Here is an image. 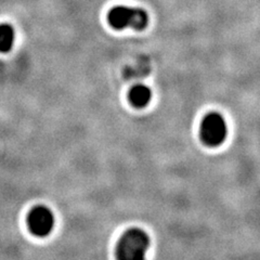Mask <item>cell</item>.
<instances>
[{"instance_id": "1", "label": "cell", "mask_w": 260, "mask_h": 260, "mask_svg": "<svg viewBox=\"0 0 260 260\" xmlns=\"http://www.w3.org/2000/svg\"><path fill=\"white\" fill-rule=\"evenodd\" d=\"M149 247V235L143 230L134 228L119 239L116 247L117 260H145Z\"/></svg>"}, {"instance_id": "2", "label": "cell", "mask_w": 260, "mask_h": 260, "mask_svg": "<svg viewBox=\"0 0 260 260\" xmlns=\"http://www.w3.org/2000/svg\"><path fill=\"white\" fill-rule=\"evenodd\" d=\"M228 136V126L223 116L213 112L207 114L201 125V138L206 145L216 148L221 145Z\"/></svg>"}, {"instance_id": "3", "label": "cell", "mask_w": 260, "mask_h": 260, "mask_svg": "<svg viewBox=\"0 0 260 260\" xmlns=\"http://www.w3.org/2000/svg\"><path fill=\"white\" fill-rule=\"evenodd\" d=\"M28 228L38 238H46L53 231L55 218L52 210L44 205L32 208L28 215Z\"/></svg>"}, {"instance_id": "4", "label": "cell", "mask_w": 260, "mask_h": 260, "mask_svg": "<svg viewBox=\"0 0 260 260\" xmlns=\"http://www.w3.org/2000/svg\"><path fill=\"white\" fill-rule=\"evenodd\" d=\"M109 20L116 28H123L130 25L136 28H142L146 24V16L143 12L130 10L128 8H116L111 11Z\"/></svg>"}, {"instance_id": "5", "label": "cell", "mask_w": 260, "mask_h": 260, "mask_svg": "<svg viewBox=\"0 0 260 260\" xmlns=\"http://www.w3.org/2000/svg\"><path fill=\"white\" fill-rule=\"evenodd\" d=\"M152 93L150 89L144 85L135 86L129 92V100L136 108H144L151 101Z\"/></svg>"}, {"instance_id": "6", "label": "cell", "mask_w": 260, "mask_h": 260, "mask_svg": "<svg viewBox=\"0 0 260 260\" xmlns=\"http://www.w3.org/2000/svg\"><path fill=\"white\" fill-rule=\"evenodd\" d=\"M15 43V30L8 23L0 24V52L11 51Z\"/></svg>"}]
</instances>
